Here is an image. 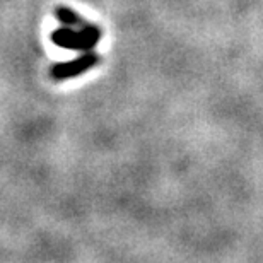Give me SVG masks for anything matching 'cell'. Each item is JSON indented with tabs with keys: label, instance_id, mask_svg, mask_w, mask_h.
<instances>
[{
	"label": "cell",
	"instance_id": "6da1fadb",
	"mask_svg": "<svg viewBox=\"0 0 263 263\" xmlns=\"http://www.w3.org/2000/svg\"><path fill=\"white\" fill-rule=\"evenodd\" d=\"M101 38L98 28L94 26H86L82 31H72V29H59L53 33V41L59 46L64 48H73V50H87L94 46Z\"/></svg>",
	"mask_w": 263,
	"mask_h": 263
},
{
	"label": "cell",
	"instance_id": "7a4b0ae2",
	"mask_svg": "<svg viewBox=\"0 0 263 263\" xmlns=\"http://www.w3.org/2000/svg\"><path fill=\"white\" fill-rule=\"evenodd\" d=\"M98 57L96 55H84L81 59L70 62V64H64V65H57L53 68V77L57 81H64V79L73 77L82 73L84 70H89L91 67L96 65Z\"/></svg>",
	"mask_w": 263,
	"mask_h": 263
},
{
	"label": "cell",
	"instance_id": "3957f363",
	"mask_svg": "<svg viewBox=\"0 0 263 263\" xmlns=\"http://www.w3.org/2000/svg\"><path fill=\"white\" fill-rule=\"evenodd\" d=\"M57 17H59L62 23H65L68 26H79V24H82V19L79 17V15L73 12V10L65 9V7L57 9Z\"/></svg>",
	"mask_w": 263,
	"mask_h": 263
}]
</instances>
